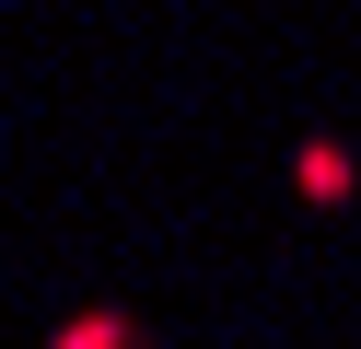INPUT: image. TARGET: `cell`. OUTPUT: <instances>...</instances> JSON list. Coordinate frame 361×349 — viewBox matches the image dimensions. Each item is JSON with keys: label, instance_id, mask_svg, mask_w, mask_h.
Wrapping results in <instances>:
<instances>
[{"label": "cell", "instance_id": "1", "mask_svg": "<svg viewBox=\"0 0 361 349\" xmlns=\"http://www.w3.org/2000/svg\"><path fill=\"white\" fill-rule=\"evenodd\" d=\"M291 186H303L314 209H338L361 186V163H350V140H303V152H291Z\"/></svg>", "mask_w": 361, "mask_h": 349}, {"label": "cell", "instance_id": "2", "mask_svg": "<svg viewBox=\"0 0 361 349\" xmlns=\"http://www.w3.org/2000/svg\"><path fill=\"white\" fill-rule=\"evenodd\" d=\"M47 349H152V326L140 314H117V302H82V314H59V338Z\"/></svg>", "mask_w": 361, "mask_h": 349}]
</instances>
